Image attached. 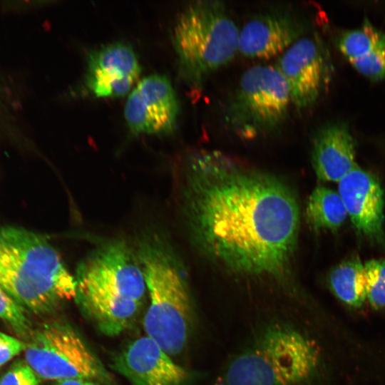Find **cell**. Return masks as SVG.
Masks as SVG:
<instances>
[{
	"label": "cell",
	"instance_id": "cell-4",
	"mask_svg": "<svg viewBox=\"0 0 385 385\" xmlns=\"http://www.w3.org/2000/svg\"><path fill=\"white\" fill-rule=\"evenodd\" d=\"M319 362L316 342L294 326L277 322L228 363L216 385H304Z\"/></svg>",
	"mask_w": 385,
	"mask_h": 385
},
{
	"label": "cell",
	"instance_id": "cell-18",
	"mask_svg": "<svg viewBox=\"0 0 385 385\" xmlns=\"http://www.w3.org/2000/svg\"><path fill=\"white\" fill-rule=\"evenodd\" d=\"M385 43V32L365 19L362 26L344 32L338 41L342 53L350 62L364 57Z\"/></svg>",
	"mask_w": 385,
	"mask_h": 385
},
{
	"label": "cell",
	"instance_id": "cell-17",
	"mask_svg": "<svg viewBox=\"0 0 385 385\" xmlns=\"http://www.w3.org/2000/svg\"><path fill=\"white\" fill-rule=\"evenodd\" d=\"M347 216L339 193L323 185L314 189L306 207V219L311 228L334 231L343 225Z\"/></svg>",
	"mask_w": 385,
	"mask_h": 385
},
{
	"label": "cell",
	"instance_id": "cell-13",
	"mask_svg": "<svg viewBox=\"0 0 385 385\" xmlns=\"http://www.w3.org/2000/svg\"><path fill=\"white\" fill-rule=\"evenodd\" d=\"M303 33L302 23L288 12L260 14L240 29L238 53L245 57L257 59L280 56L303 36Z\"/></svg>",
	"mask_w": 385,
	"mask_h": 385
},
{
	"label": "cell",
	"instance_id": "cell-8",
	"mask_svg": "<svg viewBox=\"0 0 385 385\" xmlns=\"http://www.w3.org/2000/svg\"><path fill=\"white\" fill-rule=\"evenodd\" d=\"M275 66L288 86L292 106L299 111L315 105L330 80L328 55L316 36L299 38L279 56Z\"/></svg>",
	"mask_w": 385,
	"mask_h": 385
},
{
	"label": "cell",
	"instance_id": "cell-3",
	"mask_svg": "<svg viewBox=\"0 0 385 385\" xmlns=\"http://www.w3.org/2000/svg\"><path fill=\"white\" fill-rule=\"evenodd\" d=\"M134 250L150 299L143 319L145 332L170 356L178 355L188 343L194 321L192 300L180 262L157 230L143 232Z\"/></svg>",
	"mask_w": 385,
	"mask_h": 385
},
{
	"label": "cell",
	"instance_id": "cell-23",
	"mask_svg": "<svg viewBox=\"0 0 385 385\" xmlns=\"http://www.w3.org/2000/svg\"><path fill=\"white\" fill-rule=\"evenodd\" d=\"M25 342L0 332V366L24 351Z\"/></svg>",
	"mask_w": 385,
	"mask_h": 385
},
{
	"label": "cell",
	"instance_id": "cell-16",
	"mask_svg": "<svg viewBox=\"0 0 385 385\" xmlns=\"http://www.w3.org/2000/svg\"><path fill=\"white\" fill-rule=\"evenodd\" d=\"M328 282L335 297L349 307L359 308L366 300L364 267L357 257L335 266L329 274Z\"/></svg>",
	"mask_w": 385,
	"mask_h": 385
},
{
	"label": "cell",
	"instance_id": "cell-21",
	"mask_svg": "<svg viewBox=\"0 0 385 385\" xmlns=\"http://www.w3.org/2000/svg\"><path fill=\"white\" fill-rule=\"evenodd\" d=\"M350 63L359 73L370 80L385 78V43Z\"/></svg>",
	"mask_w": 385,
	"mask_h": 385
},
{
	"label": "cell",
	"instance_id": "cell-20",
	"mask_svg": "<svg viewBox=\"0 0 385 385\" xmlns=\"http://www.w3.org/2000/svg\"><path fill=\"white\" fill-rule=\"evenodd\" d=\"M0 319L25 341L32 330L26 309L0 287Z\"/></svg>",
	"mask_w": 385,
	"mask_h": 385
},
{
	"label": "cell",
	"instance_id": "cell-7",
	"mask_svg": "<svg viewBox=\"0 0 385 385\" xmlns=\"http://www.w3.org/2000/svg\"><path fill=\"white\" fill-rule=\"evenodd\" d=\"M24 342V360L40 379L112 382L99 358L64 321L50 320L32 328Z\"/></svg>",
	"mask_w": 385,
	"mask_h": 385
},
{
	"label": "cell",
	"instance_id": "cell-9",
	"mask_svg": "<svg viewBox=\"0 0 385 385\" xmlns=\"http://www.w3.org/2000/svg\"><path fill=\"white\" fill-rule=\"evenodd\" d=\"M179 102L170 79L153 74L143 78L129 93L124 117L135 134L166 135L174 131Z\"/></svg>",
	"mask_w": 385,
	"mask_h": 385
},
{
	"label": "cell",
	"instance_id": "cell-12",
	"mask_svg": "<svg viewBox=\"0 0 385 385\" xmlns=\"http://www.w3.org/2000/svg\"><path fill=\"white\" fill-rule=\"evenodd\" d=\"M140 73L133 49L123 43H112L89 53L86 86L95 97H121L130 91Z\"/></svg>",
	"mask_w": 385,
	"mask_h": 385
},
{
	"label": "cell",
	"instance_id": "cell-19",
	"mask_svg": "<svg viewBox=\"0 0 385 385\" xmlns=\"http://www.w3.org/2000/svg\"><path fill=\"white\" fill-rule=\"evenodd\" d=\"M364 267L366 300L374 309H385V260H371Z\"/></svg>",
	"mask_w": 385,
	"mask_h": 385
},
{
	"label": "cell",
	"instance_id": "cell-22",
	"mask_svg": "<svg viewBox=\"0 0 385 385\" xmlns=\"http://www.w3.org/2000/svg\"><path fill=\"white\" fill-rule=\"evenodd\" d=\"M0 385H40V378L25 360H16L0 378Z\"/></svg>",
	"mask_w": 385,
	"mask_h": 385
},
{
	"label": "cell",
	"instance_id": "cell-15",
	"mask_svg": "<svg viewBox=\"0 0 385 385\" xmlns=\"http://www.w3.org/2000/svg\"><path fill=\"white\" fill-rule=\"evenodd\" d=\"M76 301L87 318L103 334L115 337L133 323L141 304L76 287Z\"/></svg>",
	"mask_w": 385,
	"mask_h": 385
},
{
	"label": "cell",
	"instance_id": "cell-11",
	"mask_svg": "<svg viewBox=\"0 0 385 385\" xmlns=\"http://www.w3.org/2000/svg\"><path fill=\"white\" fill-rule=\"evenodd\" d=\"M340 195L357 232L384 245V190L371 173L355 166L339 181Z\"/></svg>",
	"mask_w": 385,
	"mask_h": 385
},
{
	"label": "cell",
	"instance_id": "cell-24",
	"mask_svg": "<svg viewBox=\"0 0 385 385\" xmlns=\"http://www.w3.org/2000/svg\"><path fill=\"white\" fill-rule=\"evenodd\" d=\"M53 385H100L98 382L81 379H64L55 381Z\"/></svg>",
	"mask_w": 385,
	"mask_h": 385
},
{
	"label": "cell",
	"instance_id": "cell-2",
	"mask_svg": "<svg viewBox=\"0 0 385 385\" xmlns=\"http://www.w3.org/2000/svg\"><path fill=\"white\" fill-rule=\"evenodd\" d=\"M0 287L36 314L54 312L76 295L75 277L43 236L0 225Z\"/></svg>",
	"mask_w": 385,
	"mask_h": 385
},
{
	"label": "cell",
	"instance_id": "cell-5",
	"mask_svg": "<svg viewBox=\"0 0 385 385\" xmlns=\"http://www.w3.org/2000/svg\"><path fill=\"white\" fill-rule=\"evenodd\" d=\"M240 29L222 1L200 0L180 13L173 31L179 75L192 91L238 53Z\"/></svg>",
	"mask_w": 385,
	"mask_h": 385
},
{
	"label": "cell",
	"instance_id": "cell-6",
	"mask_svg": "<svg viewBox=\"0 0 385 385\" xmlns=\"http://www.w3.org/2000/svg\"><path fill=\"white\" fill-rule=\"evenodd\" d=\"M290 106L288 86L277 67L256 65L241 76L227 101L225 120L238 137L254 139L279 130Z\"/></svg>",
	"mask_w": 385,
	"mask_h": 385
},
{
	"label": "cell",
	"instance_id": "cell-1",
	"mask_svg": "<svg viewBox=\"0 0 385 385\" xmlns=\"http://www.w3.org/2000/svg\"><path fill=\"white\" fill-rule=\"evenodd\" d=\"M183 212L191 237L232 273L283 279L289 274L299 228L292 190L275 176L220 152L186 160Z\"/></svg>",
	"mask_w": 385,
	"mask_h": 385
},
{
	"label": "cell",
	"instance_id": "cell-10",
	"mask_svg": "<svg viewBox=\"0 0 385 385\" xmlns=\"http://www.w3.org/2000/svg\"><path fill=\"white\" fill-rule=\"evenodd\" d=\"M111 367L131 385H187L190 374L153 339L138 338L112 359Z\"/></svg>",
	"mask_w": 385,
	"mask_h": 385
},
{
	"label": "cell",
	"instance_id": "cell-14",
	"mask_svg": "<svg viewBox=\"0 0 385 385\" xmlns=\"http://www.w3.org/2000/svg\"><path fill=\"white\" fill-rule=\"evenodd\" d=\"M355 141L344 124L323 127L316 134L312 163L317 178L339 182L355 166Z\"/></svg>",
	"mask_w": 385,
	"mask_h": 385
}]
</instances>
